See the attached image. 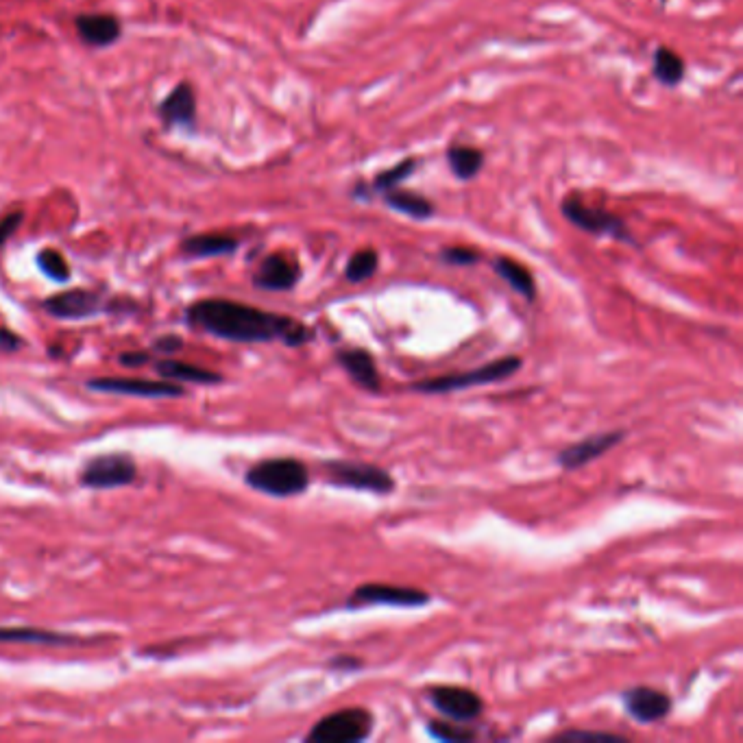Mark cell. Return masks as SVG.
<instances>
[{
  "label": "cell",
  "instance_id": "obj_6",
  "mask_svg": "<svg viewBox=\"0 0 743 743\" xmlns=\"http://www.w3.org/2000/svg\"><path fill=\"white\" fill-rule=\"evenodd\" d=\"M125 301H109L103 292L90 288H72L66 292H57L44 299L42 308L59 321H85L94 319V316L120 310L125 312Z\"/></svg>",
  "mask_w": 743,
  "mask_h": 743
},
{
  "label": "cell",
  "instance_id": "obj_26",
  "mask_svg": "<svg viewBox=\"0 0 743 743\" xmlns=\"http://www.w3.org/2000/svg\"><path fill=\"white\" fill-rule=\"evenodd\" d=\"M35 262H38L40 271L48 279H53V282L64 284V282H68V279H70V266H68L64 255L59 253L57 249H42L38 253V258H35Z\"/></svg>",
  "mask_w": 743,
  "mask_h": 743
},
{
  "label": "cell",
  "instance_id": "obj_12",
  "mask_svg": "<svg viewBox=\"0 0 743 743\" xmlns=\"http://www.w3.org/2000/svg\"><path fill=\"white\" fill-rule=\"evenodd\" d=\"M624 438H626L624 430L593 434V436L582 438V441L574 445H567L563 452H558L556 460L565 471H576V469L587 467L589 462L598 460L606 452H611V449L617 447L621 441H624Z\"/></svg>",
  "mask_w": 743,
  "mask_h": 743
},
{
  "label": "cell",
  "instance_id": "obj_16",
  "mask_svg": "<svg viewBox=\"0 0 743 743\" xmlns=\"http://www.w3.org/2000/svg\"><path fill=\"white\" fill-rule=\"evenodd\" d=\"M336 360L343 367L353 382H356L362 391L367 393H380L382 391V377L377 371L375 358L367 349L362 347H349V349H338Z\"/></svg>",
  "mask_w": 743,
  "mask_h": 743
},
{
  "label": "cell",
  "instance_id": "obj_13",
  "mask_svg": "<svg viewBox=\"0 0 743 743\" xmlns=\"http://www.w3.org/2000/svg\"><path fill=\"white\" fill-rule=\"evenodd\" d=\"M621 700L632 720L639 724L663 722L672 713V698L654 687H632L621 693Z\"/></svg>",
  "mask_w": 743,
  "mask_h": 743
},
{
  "label": "cell",
  "instance_id": "obj_29",
  "mask_svg": "<svg viewBox=\"0 0 743 743\" xmlns=\"http://www.w3.org/2000/svg\"><path fill=\"white\" fill-rule=\"evenodd\" d=\"M441 260L454 266H471L480 262V253L469 247H449L441 251Z\"/></svg>",
  "mask_w": 743,
  "mask_h": 743
},
{
  "label": "cell",
  "instance_id": "obj_3",
  "mask_svg": "<svg viewBox=\"0 0 743 743\" xmlns=\"http://www.w3.org/2000/svg\"><path fill=\"white\" fill-rule=\"evenodd\" d=\"M521 367H523V360L519 356H504L478 369L438 375V377H432V380H421L417 384H412V391L423 393V395H447V393H456V391H467V388H473V386H489V384L504 382L510 375H515Z\"/></svg>",
  "mask_w": 743,
  "mask_h": 743
},
{
  "label": "cell",
  "instance_id": "obj_10",
  "mask_svg": "<svg viewBox=\"0 0 743 743\" xmlns=\"http://www.w3.org/2000/svg\"><path fill=\"white\" fill-rule=\"evenodd\" d=\"M560 210H563V216L571 225L580 227L582 231H589V234L595 236H611L615 240L632 242L630 231L621 218L604 210H595V207L580 201L578 197H567L563 205H560Z\"/></svg>",
  "mask_w": 743,
  "mask_h": 743
},
{
  "label": "cell",
  "instance_id": "obj_5",
  "mask_svg": "<svg viewBox=\"0 0 743 743\" xmlns=\"http://www.w3.org/2000/svg\"><path fill=\"white\" fill-rule=\"evenodd\" d=\"M138 462L131 454L114 452L90 458L79 471V484L92 491H114L138 480Z\"/></svg>",
  "mask_w": 743,
  "mask_h": 743
},
{
  "label": "cell",
  "instance_id": "obj_18",
  "mask_svg": "<svg viewBox=\"0 0 743 743\" xmlns=\"http://www.w3.org/2000/svg\"><path fill=\"white\" fill-rule=\"evenodd\" d=\"M75 27L79 38L90 46H109L118 42L120 33H123L116 16L109 14H79L75 18Z\"/></svg>",
  "mask_w": 743,
  "mask_h": 743
},
{
  "label": "cell",
  "instance_id": "obj_24",
  "mask_svg": "<svg viewBox=\"0 0 743 743\" xmlns=\"http://www.w3.org/2000/svg\"><path fill=\"white\" fill-rule=\"evenodd\" d=\"M652 72L663 85H678L682 77H685V62H682L678 53L661 46V48H656V53H654Z\"/></svg>",
  "mask_w": 743,
  "mask_h": 743
},
{
  "label": "cell",
  "instance_id": "obj_2",
  "mask_svg": "<svg viewBox=\"0 0 743 743\" xmlns=\"http://www.w3.org/2000/svg\"><path fill=\"white\" fill-rule=\"evenodd\" d=\"M245 484L262 495L288 499L310 489V471L297 458H266L247 469Z\"/></svg>",
  "mask_w": 743,
  "mask_h": 743
},
{
  "label": "cell",
  "instance_id": "obj_19",
  "mask_svg": "<svg viewBox=\"0 0 743 743\" xmlns=\"http://www.w3.org/2000/svg\"><path fill=\"white\" fill-rule=\"evenodd\" d=\"M155 371L160 373L162 380L177 382V384H199V386H214L223 384L225 377L216 371H210L205 367H197V364H188L181 360H160L155 362Z\"/></svg>",
  "mask_w": 743,
  "mask_h": 743
},
{
  "label": "cell",
  "instance_id": "obj_20",
  "mask_svg": "<svg viewBox=\"0 0 743 743\" xmlns=\"http://www.w3.org/2000/svg\"><path fill=\"white\" fill-rule=\"evenodd\" d=\"M240 247L238 238L227 234H197L181 242L179 251L188 255V258H221V255L234 253Z\"/></svg>",
  "mask_w": 743,
  "mask_h": 743
},
{
  "label": "cell",
  "instance_id": "obj_8",
  "mask_svg": "<svg viewBox=\"0 0 743 743\" xmlns=\"http://www.w3.org/2000/svg\"><path fill=\"white\" fill-rule=\"evenodd\" d=\"M432 602V595L414 587H397V584L384 582H367L353 591L345 608L347 611H358V608L369 606H395V608H423Z\"/></svg>",
  "mask_w": 743,
  "mask_h": 743
},
{
  "label": "cell",
  "instance_id": "obj_35",
  "mask_svg": "<svg viewBox=\"0 0 743 743\" xmlns=\"http://www.w3.org/2000/svg\"><path fill=\"white\" fill-rule=\"evenodd\" d=\"M330 667L332 669H343V672H351V669H360L362 667V661L356 659V656L338 654V656H334V659L330 661Z\"/></svg>",
  "mask_w": 743,
  "mask_h": 743
},
{
  "label": "cell",
  "instance_id": "obj_21",
  "mask_svg": "<svg viewBox=\"0 0 743 743\" xmlns=\"http://www.w3.org/2000/svg\"><path fill=\"white\" fill-rule=\"evenodd\" d=\"M493 269L510 288L517 292V295H521L526 301L537 299V282H534L532 273L521 262H515L510 258H499L495 260Z\"/></svg>",
  "mask_w": 743,
  "mask_h": 743
},
{
  "label": "cell",
  "instance_id": "obj_30",
  "mask_svg": "<svg viewBox=\"0 0 743 743\" xmlns=\"http://www.w3.org/2000/svg\"><path fill=\"white\" fill-rule=\"evenodd\" d=\"M554 739L558 741H626V737L613 735V733H593V730H567V733H560Z\"/></svg>",
  "mask_w": 743,
  "mask_h": 743
},
{
  "label": "cell",
  "instance_id": "obj_7",
  "mask_svg": "<svg viewBox=\"0 0 743 743\" xmlns=\"http://www.w3.org/2000/svg\"><path fill=\"white\" fill-rule=\"evenodd\" d=\"M373 733V715L362 706L325 715L308 733V743H360Z\"/></svg>",
  "mask_w": 743,
  "mask_h": 743
},
{
  "label": "cell",
  "instance_id": "obj_34",
  "mask_svg": "<svg viewBox=\"0 0 743 743\" xmlns=\"http://www.w3.org/2000/svg\"><path fill=\"white\" fill-rule=\"evenodd\" d=\"M22 347H24V340L16 332H11L9 327L0 325V353H16Z\"/></svg>",
  "mask_w": 743,
  "mask_h": 743
},
{
  "label": "cell",
  "instance_id": "obj_22",
  "mask_svg": "<svg viewBox=\"0 0 743 743\" xmlns=\"http://www.w3.org/2000/svg\"><path fill=\"white\" fill-rule=\"evenodd\" d=\"M384 199L388 205L393 207V210L412 216V218H419V221H423V218H430L434 214V205L428 199H423L421 194L401 192L393 188V190L384 192Z\"/></svg>",
  "mask_w": 743,
  "mask_h": 743
},
{
  "label": "cell",
  "instance_id": "obj_14",
  "mask_svg": "<svg viewBox=\"0 0 743 743\" xmlns=\"http://www.w3.org/2000/svg\"><path fill=\"white\" fill-rule=\"evenodd\" d=\"M299 279L301 266L297 264V260H292L282 253H273L266 255L262 264L258 266V271L253 275V286L269 292H286L295 288L299 284Z\"/></svg>",
  "mask_w": 743,
  "mask_h": 743
},
{
  "label": "cell",
  "instance_id": "obj_33",
  "mask_svg": "<svg viewBox=\"0 0 743 743\" xmlns=\"http://www.w3.org/2000/svg\"><path fill=\"white\" fill-rule=\"evenodd\" d=\"M151 360H153V353L142 351V349H136V351H125V353H120V356H118V362L123 364V367H129V369L144 367V364H149Z\"/></svg>",
  "mask_w": 743,
  "mask_h": 743
},
{
  "label": "cell",
  "instance_id": "obj_15",
  "mask_svg": "<svg viewBox=\"0 0 743 743\" xmlns=\"http://www.w3.org/2000/svg\"><path fill=\"white\" fill-rule=\"evenodd\" d=\"M0 643L46 645V648H75V645L94 643V637H81V635H70V632L31 628V626H0Z\"/></svg>",
  "mask_w": 743,
  "mask_h": 743
},
{
  "label": "cell",
  "instance_id": "obj_27",
  "mask_svg": "<svg viewBox=\"0 0 743 743\" xmlns=\"http://www.w3.org/2000/svg\"><path fill=\"white\" fill-rule=\"evenodd\" d=\"M414 170H417V160H412V157H408V160L399 162L397 166L384 170V173H380L375 177V190L380 192H386V190H393L397 188L401 181H404L406 177H410Z\"/></svg>",
  "mask_w": 743,
  "mask_h": 743
},
{
  "label": "cell",
  "instance_id": "obj_28",
  "mask_svg": "<svg viewBox=\"0 0 743 743\" xmlns=\"http://www.w3.org/2000/svg\"><path fill=\"white\" fill-rule=\"evenodd\" d=\"M428 733L438 739V741H447V743H465L475 739V730L469 726H456L449 722H428Z\"/></svg>",
  "mask_w": 743,
  "mask_h": 743
},
{
  "label": "cell",
  "instance_id": "obj_9",
  "mask_svg": "<svg viewBox=\"0 0 743 743\" xmlns=\"http://www.w3.org/2000/svg\"><path fill=\"white\" fill-rule=\"evenodd\" d=\"M88 388L99 393L129 395L142 399H177L186 395V388L168 380H142V377H94Z\"/></svg>",
  "mask_w": 743,
  "mask_h": 743
},
{
  "label": "cell",
  "instance_id": "obj_31",
  "mask_svg": "<svg viewBox=\"0 0 743 743\" xmlns=\"http://www.w3.org/2000/svg\"><path fill=\"white\" fill-rule=\"evenodd\" d=\"M24 221V212H11L7 216L0 218V249H3L7 245V240L16 234V229L22 225Z\"/></svg>",
  "mask_w": 743,
  "mask_h": 743
},
{
  "label": "cell",
  "instance_id": "obj_23",
  "mask_svg": "<svg viewBox=\"0 0 743 743\" xmlns=\"http://www.w3.org/2000/svg\"><path fill=\"white\" fill-rule=\"evenodd\" d=\"M447 162L458 179H471L480 173L484 155L473 146H452L447 151Z\"/></svg>",
  "mask_w": 743,
  "mask_h": 743
},
{
  "label": "cell",
  "instance_id": "obj_4",
  "mask_svg": "<svg viewBox=\"0 0 743 743\" xmlns=\"http://www.w3.org/2000/svg\"><path fill=\"white\" fill-rule=\"evenodd\" d=\"M321 471L325 475L327 484L336 486V489L391 495L397 486L391 473L382 467L371 465V462L325 460L321 462Z\"/></svg>",
  "mask_w": 743,
  "mask_h": 743
},
{
  "label": "cell",
  "instance_id": "obj_32",
  "mask_svg": "<svg viewBox=\"0 0 743 743\" xmlns=\"http://www.w3.org/2000/svg\"><path fill=\"white\" fill-rule=\"evenodd\" d=\"M181 347H184V338L177 336V334L160 336L153 343V351L160 353V356H173V353H177Z\"/></svg>",
  "mask_w": 743,
  "mask_h": 743
},
{
  "label": "cell",
  "instance_id": "obj_17",
  "mask_svg": "<svg viewBox=\"0 0 743 743\" xmlns=\"http://www.w3.org/2000/svg\"><path fill=\"white\" fill-rule=\"evenodd\" d=\"M166 127H192L197 120V96L190 83H179L157 107Z\"/></svg>",
  "mask_w": 743,
  "mask_h": 743
},
{
  "label": "cell",
  "instance_id": "obj_25",
  "mask_svg": "<svg viewBox=\"0 0 743 743\" xmlns=\"http://www.w3.org/2000/svg\"><path fill=\"white\" fill-rule=\"evenodd\" d=\"M377 266H380V255H377L373 249L356 251L347 262V269H345L347 282H351V284L367 282V279H371L375 275Z\"/></svg>",
  "mask_w": 743,
  "mask_h": 743
},
{
  "label": "cell",
  "instance_id": "obj_1",
  "mask_svg": "<svg viewBox=\"0 0 743 743\" xmlns=\"http://www.w3.org/2000/svg\"><path fill=\"white\" fill-rule=\"evenodd\" d=\"M184 319L190 330L242 345L275 343V340H279L286 347H303L314 338L310 327L292 319V316L266 312L249 306V303L218 297L190 303Z\"/></svg>",
  "mask_w": 743,
  "mask_h": 743
},
{
  "label": "cell",
  "instance_id": "obj_11",
  "mask_svg": "<svg viewBox=\"0 0 743 743\" xmlns=\"http://www.w3.org/2000/svg\"><path fill=\"white\" fill-rule=\"evenodd\" d=\"M428 700L438 713L458 724L475 722L484 713V700L467 687L436 685L428 689Z\"/></svg>",
  "mask_w": 743,
  "mask_h": 743
}]
</instances>
